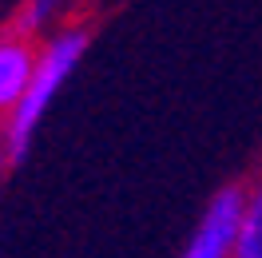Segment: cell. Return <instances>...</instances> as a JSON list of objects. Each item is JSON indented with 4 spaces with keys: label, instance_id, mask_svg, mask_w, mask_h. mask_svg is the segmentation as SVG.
I'll return each mask as SVG.
<instances>
[{
    "label": "cell",
    "instance_id": "cell-1",
    "mask_svg": "<svg viewBox=\"0 0 262 258\" xmlns=\"http://www.w3.org/2000/svg\"><path fill=\"white\" fill-rule=\"evenodd\" d=\"M88 44H92V36L80 24H64V28H56L52 36H44L36 44L32 80L24 88L20 103L12 107V115L0 123V143L8 147L12 159H20L32 147L36 131H40V123H44V115L52 107V99L60 96V88L76 76L80 60L88 56Z\"/></svg>",
    "mask_w": 262,
    "mask_h": 258
},
{
    "label": "cell",
    "instance_id": "cell-2",
    "mask_svg": "<svg viewBox=\"0 0 262 258\" xmlns=\"http://www.w3.org/2000/svg\"><path fill=\"white\" fill-rule=\"evenodd\" d=\"M246 230V187H223L207 199L199 223L187 234V258H238Z\"/></svg>",
    "mask_w": 262,
    "mask_h": 258
},
{
    "label": "cell",
    "instance_id": "cell-3",
    "mask_svg": "<svg viewBox=\"0 0 262 258\" xmlns=\"http://www.w3.org/2000/svg\"><path fill=\"white\" fill-rule=\"evenodd\" d=\"M36 44H40V40L20 36L16 28H4V32H0V123L12 115V107L20 103L24 88L32 80Z\"/></svg>",
    "mask_w": 262,
    "mask_h": 258
},
{
    "label": "cell",
    "instance_id": "cell-4",
    "mask_svg": "<svg viewBox=\"0 0 262 258\" xmlns=\"http://www.w3.org/2000/svg\"><path fill=\"white\" fill-rule=\"evenodd\" d=\"M72 8H76V0H20L8 28H16L28 40H44L56 28L72 24Z\"/></svg>",
    "mask_w": 262,
    "mask_h": 258
},
{
    "label": "cell",
    "instance_id": "cell-5",
    "mask_svg": "<svg viewBox=\"0 0 262 258\" xmlns=\"http://www.w3.org/2000/svg\"><path fill=\"white\" fill-rule=\"evenodd\" d=\"M238 258H262V175L246 187V230Z\"/></svg>",
    "mask_w": 262,
    "mask_h": 258
},
{
    "label": "cell",
    "instance_id": "cell-6",
    "mask_svg": "<svg viewBox=\"0 0 262 258\" xmlns=\"http://www.w3.org/2000/svg\"><path fill=\"white\" fill-rule=\"evenodd\" d=\"M8 159H12V155H8V147L0 143V183H4V175H8Z\"/></svg>",
    "mask_w": 262,
    "mask_h": 258
}]
</instances>
